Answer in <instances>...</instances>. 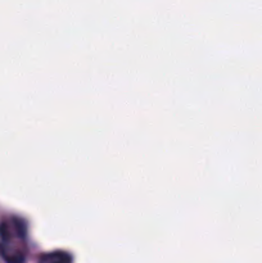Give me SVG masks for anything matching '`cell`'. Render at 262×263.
<instances>
[{"label": "cell", "mask_w": 262, "mask_h": 263, "mask_svg": "<svg viewBox=\"0 0 262 263\" xmlns=\"http://www.w3.org/2000/svg\"><path fill=\"white\" fill-rule=\"evenodd\" d=\"M43 263H71V257L64 252H55L44 257Z\"/></svg>", "instance_id": "6da1fadb"}]
</instances>
